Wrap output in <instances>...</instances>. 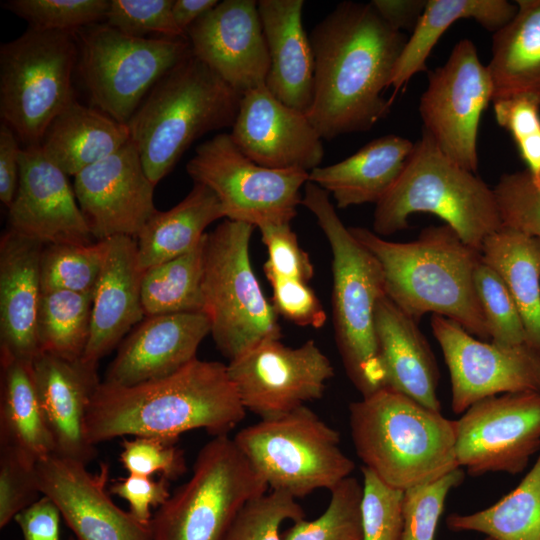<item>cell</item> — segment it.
I'll use <instances>...</instances> for the list:
<instances>
[{"instance_id":"obj_1","label":"cell","mask_w":540,"mask_h":540,"mask_svg":"<svg viewBox=\"0 0 540 540\" xmlns=\"http://www.w3.org/2000/svg\"><path fill=\"white\" fill-rule=\"evenodd\" d=\"M314 92L307 118L322 139L366 132L392 105L389 88L407 41L370 3H339L311 31Z\"/></svg>"},{"instance_id":"obj_2","label":"cell","mask_w":540,"mask_h":540,"mask_svg":"<svg viewBox=\"0 0 540 540\" xmlns=\"http://www.w3.org/2000/svg\"><path fill=\"white\" fill-rule=\"evenodd\" d=\"M245 415L227 365L196 358L169 376L132 386L102 381L91 399L85 431L94 446L128 435L175 443L196 429L228 435Z\"/></svg>"},{"instance_id":"obj_3","label":"cell","mask_w":540,"mask_h":540,"mask_svg":"<svg viewBox=\"0 0 540 540\" xmlns=\"http://www.w3.org/2000/svg\"><path fill=\"white\" fill-rule=\"evenodd\" d=\"M349 230L379 262L386 296L403 312L417 322L427 313L440 315L490 341L474 283L481 251L450 226L426 227L410 242L389 241L364 227Z\"/></svg>"},{"instance_id":"obj_4","label":"cell","mask_w":540,"mask_h":540,"mask_svg":"<svg viewBox=\"0 0 540 540\" xmlns=\"http://www.w3.org/2000/svg\"><path fill=\"white\" fill-rule=\"evenodd\" d=\"M349 426L363 466L394 488L426 484L460 468L455 421L390 388L352 402Z\"/></svg>"},{"instance_id":"obj_5","label":"cell","mask_w":540,"mask_h":540,"mask_svg":"<svg viewBox=\"0 0 540 540\" xmlns=\"http://www.w3.org/2000/svg\"><path fill=\"white\" fill-rule=\"evenodd\" d=\"M316 219L332 254V320L347 376L362 397L384 388L375 310L386 295L382 268L338 216L327 191L308 181L302 203Z\"/></svg>"},{"instance_id":"obj_6","label":"cell","mask_w":540,"mask_h":540,"mask_svg":"<svg viewBox=\"0 0 540 540\" xmlns=\"http://www.w3.org/2000/svg\"><path fill=\"white\" fill-rule=\"evenodd\" d=\"M241 97L192 54L168 71L127 123L148 178L156 185L195 140L232 128Z\"/></svg>"},{"instance_id":"obj_7","label":"cell","mask_w":540,"mask_h":540,"mask_svg":"<svg viewBox=\"0 0 540 540\" xmlns=\"http://www.w3.org/2000/svg\"><path fill=\"white\" fill-rule=\"evenodd\" d=\"M415 213L436 215L478 250L502 227L493 188L448 158L424 131L401 175L376 204L372 231L381 237L402 231Z\"/></svg>"},{"instance_id":"obj_8","label":"cell","mask_w":540,"mask_h":540,"mask_svg":"<svg viewBox=\"0 0 540 540\" xmlns=\"http://www.w3.org/2000/svg\"><path fill=\"white\" fill-rule=\"evenodd\" d=\"M254 226L229 219L206 233L203 313L218 350L229 360L267 338H281L278 314L253 270L249 245Z\"/></svg>"},{"instance_id":"obj_9","label":"cell","mask_w":540,"mask_h":540,"mask_svg":"<svg viewBox=\"0 0 540 540\" xmlns=\"http://www.w3.org/2000/svg\"><path fill=\"white\" fill-rule=\"evenodd\" d=\"M270 491L302 498L331 491L355 468L340 448V435L306 405L264 418L233 438Z\"/></svg>"},{"instance_id":"obj_10","label":"cell","mask_w":540,"mask_h":540,"mask_svg":"<svg viewBox=\"0 0 540 540\" xmlns=\"http://www.w3.org/2000/svg\"><path fill=\"white\" fill-rule=\"evenodd\" d=\"M75 31L28 28L0 47V116L26 146L40 145L72 101L77 69Z\"/></svg>"},{"instance_id":"obj_11","label":"cell","mask_w":540,"mask_h":540,"mask_svg":"<svg viewBox=\"0 0 540 540\" xmlns=\"http://www.w3.org/2000/svg\"><path fill=\"white\" fill-rule=\"evenodd\" d=\"M267 491L233 438L216 436L198 452L190 479L157 508L153 540H224L240 509Z\"/></svg>"},{"instance_id":"obj_12","label":"cell","mask_w":540,"mask_h":540,"mask_svg":"<svg viewBox=\"0 0 540 540\" xmlns=\"http://www.w3.org/2000/svg\"><path fill=\"white\" fill-rule=\"evenodd\" d=\"M77 71L93 107L127 124L153 86L192 54L187 37L137 38L106 22L75 31Z\"/></svg>"},{"instance_id":"obj_13","label":"cell","mask_w":540,"mask_h":540,"mask_svg":"<svg viewBox=\"0 0 540 540\" xmlns=\"http://www.w3.org/2000/svg\"><path fill=\"white\" fill-rule=\"evenodd\" d=\"M186 171L194 183L216 195L224 218L257 228L290 223L302 203L300 190L309 180V172L301 169L258 165L238 149L230 133L198 145Z\"/></svg>"},{"instance_id":"obj_14","label":"cell","mask_w":540,"mask_h":540,"mask_svg":"<svg viewBox=\"0 0 540 540\" xmlns=\"http://www.w3.org/2000/svg\"><path fill=\"white\" fill-rule=\"evenodd\" d=\"M493 101L490 71L474 43L465 38L428 76L419 113L426 132L452 161L476 173L477 139L483 111Z\"/></svg>"},{"instance_id":"obj_15","label":"cell","mask_w":540,"mask_h":540,"mask_svg":"<svg viewBox=\"0 0 540 540\" xmlns=\"http://www.w3.org/2000/svg\"><path fill=\"white\" fill-rule=\"evenodd\" d=\"M227 369L246 411L276 417L322 398L334 376L329 358L312 339L289 347L267 338L229 361Z\"/></svg>"},{"instance_id":"obj_16","label":"cell","mask_w":540,"mask_h":540,"mask_svg":"<svg viewBox=\"0 0 540 540\" xmlns=\"http://www.w3.org/2000/svg\"><path fill=\"white\" fill-rule=\"evenodd\" d=\"M540 451V391L505 393L455 420V455L468 474L521 473Z\"/></svg>"},{"instance_id":"obj_17","label":"cell","mask_w":540,"mask_h":540,"mask_svg":"<svg viewBox=\"0 0 540 540\" xmlns=\"http://www.w3.org/2000/svg\"><path fill=\"white\" fill-rule=\"evenodd\" d=\"M430 323L449 370L454 413L488 397L540 391V353L528 345L507 347L478 339L440 315H432Z\"/></svg>"},{"instance_id":"obj_18","label":"cell","mask_w":540,"mask_h":540,"mask_svg":"<svg viewBox=\"0 0 540 540\" xmlns=\"http://www.w3.org/2000/svg\"><path fill=\"white\" fill-rule=\"evenodd\" d=\"M139 153L129 140L121 149L75 176L74 192L94 239H137L158 211Z\"/></svg>"},{"instance_id":"obj_19","label":"cell","mask_w":540,"mask_h":540,"mask_svg":"<svg viewBox=\"0 0 540 540\" xmlns=\"http://www.w3.org/2000/svg\"><path fill=\"white\" fill-rule=\"evenodd\" d=\"M86 466L56 454L36 465L41 494L56 504L76 540H153L151 523H141L111 499L109 464L98 473Z\"/></svg>"},{"instance_id":"obj_20","label":"cell","mask_w":540,"mask_h":540,"mask_svg":"<svg viewBox=\"0 0 540 540\" xmlns=\"http://www.w3.org/2000/svg\"><path fill=\"white\" fill-rule=\"evenodd\" d=\"M186 36L192 55L241 95L265 85L270 59L258 1H219Z\"/></svg>"},{"instance_id":"obj_21","label":"cell","mask_w":540,"mask_h":540,"mask_svg":"<svg viewBox=\"0 0 540 540\" xmlns=\"http://www.w3.org/2000/svg\"><path fill=\"white\" fill-rule=\"evenodd\" d=\"M10 229L43 244H90L93 236L74 188L40 145L22 148Z\"/></svg>"},{"instance_id":"obj_22","label":"cell","mask_w":540,"mask_h":540,"mask_svg":"<svg viewBox=\"0 0 540 540\" xmlns=\"http://www.w3.org/2000/svg\"><path fill=\"white\" fill-rule=\"evenodd\" d=\"M230 136L246 157L266 168L310 172L324 157L323 139L306 114L279 101L266 85L242 95Z\"/></svg>"},{"instance_id":"obj_23","label":"cell","mask_w":540,"mask_h":540,"mask_svg":"<svg viewBox=\"0 0 540 540\" xmlns=\"http://www.w3.org/2000/svg\"><path fill=\"white\" fill-rule=\"evenodd\" d=\"M208 334L203 312L147 316L119 344L103 382L132 386L169 376L197 358Z\"/></svg>"},{"instance_id":"obj_24","label":"cell","mask_w":540,"mask_h":540,"mask_svg":"<svg viewBox=\"0 0 540 540\" xmlns=\"http://www.w3.org/2000/svg\"><path fill=\"white\" fill-rule=\"evenodd\" d=\"M42 411L56 455L87 465L96 449L85 422L91 399L101 383L97 367L82 359L69 361L41 352L31 363Z\"/></svg>"},{"instance_id":"obj_25","label":"cell","mask_w":540,"mask_h":540,"mask_svg":"<svg viewBox=\"0 0 540 540\" xmlns=\"http://www.w3.org/2000/svg\"><path fill=\"white\" fill-rule=\"evenodd\" d=\"M42 242L9 229L0 241L1 357L24 362L41 353L37 323L42 297Z\"/></svg>"},{"instance_id":"obj_26","label":"cell","mask_w":540,"mask_h":540,"mask_svg":"<svg viewBox=\"0 0 540 540\" xmlns=\"http://www.w3.org/2000/svg\"><path fill=\"white\" fill-rule=\"evenodd\" d=\"M137 239H106L103 267L93 292L90 338L82 360L92 366L109 354L144 318Z\"/></svg>"},{"instance_id":"obj_27","label":"cell","mask_w":540,"mask_h":540,"mask_svg":"<svg viewBox=\"0 0 540 540\" xmlns=\"http://www.w3.org/2000/svg\"><path fill=\"white\" fill-rule=\"evenodd\" d=\"M303 0H260L269 52L266 87L286 106L307 114L313 101L314 55L302 22Z\"/></svg>"},{"instance_id":"obj_28","label":"cell","mask_w":540,"mask_h":540,"mask_svg":"<svg viewBox=\"0 0 540 540\" xmlns=\"http://www.w3.org/2000/svg\"><path fill=\"white\" fill-rule=\"evenodd\" d=\"M375 334L387 388L441 411L439 369L418 322L386 295L375 310Z\"/></svg>"},{"instance_id":"obj_29","label":"cell","mask_w":540,"mask_h":540,"mask_svg":"<svg viewBox=\"0 0 540 540\" xmlns=\"http://www.w3.org/2000/svg\"><path fill=\"white\" fill-rule=\"evenodd\" d=\"M414 142L388 134L376 138L341 162L309 172L310 182L331 195L336 207L381 201L401 175Z\"/></svg>"},{"instance_id":"obj_30","label":"cell","mask_w":540,"mask_h":540,"mask_svg":"<svg viewBox=\"0 0 540 540\" xmlns=\"http://www.w3.org/2000/svg\"><path fill=\"white\" fill-rule=\"evenodd\" d=\"M129 140L127 124L74 98L52 121L40 146L64 173L75 177L121 149Z\"/></svg>"},{"instance_id":"obj_31","label":"cell","mask_w":540,"mask_h":540,"mask_svg":"<svg viewBox=\"0 0 540 540\" xmlns=\"http://www.w3.org/2000/svg\"><path fill=\"white\" fill-rule=\"evenodd\" d=\"M515 3L512 19L492 37L493 100L529 96L540 104V0Z\"/></svg>"},{"instance_id":"obj_32","label":"cell","mask_w":540,"mask_h":540,"mask_svg":"<svg viewBox=\"0 0 540 540\" xmlns=\"http://www.w3.org/2000/svg\"><path fill=\"white\" fill-rule=\"evenodd\" d=\"M516 10V3L506 0H427L394 67L389 84L393 88L391 100L415 74L426 70L432 49L453 23L473 19L495 33L512 19Z\"/></svg>"},{"instance_id":"obj_33","label":"cell","mask_w":540,"mask_h":540,"mask_svg":"<svg viewBox=\"0 0 540 540\" xmlns=\"http://www.w3.org/2000/svg\"><path fill=\"white\" fill-rule=\"evenodd\" d=\"M0 448L38 462L55 453L31 363L1 357Z\"/></svg>"},{"instance_id":"obj_34","label":"cell","mask_w":540,"mask_h":540,"mask_svg":"<svg viewBox=\"0 0 540 540\" xmlns=\"http://www.w3.org/2000/svg\"><path fill=\"white\" fill-rule=\"evenodd\" d=\"M480 251L518 308L526 345L540 353V240L501 227L485 238Z\"/></svg>"},{"instance_id":"obj_35","label":"cell","mask_w":540,"mask_h":540,"mask_svg":"<svg viewBox=\"0 0 540 540\" xmlns=\"http://www.w3.org/2000/svg\"><path fill=\"white\" fill-rule=\"evenodd\" d=\"M224 218L216 195L194 183L187 196L167 211H157L137 237L138 264L147 269L192 250L205 236V229Z\"/></svg>"},{"instance_id":"obj_36","label":"cell","mask_w":540,"mask_h":540,"mask_svg":"<svg viewBox=\"0 0 540 540\" xmlns=\"http://www.w3.org/2000/svg\"><path fill=\"white\" fill-rule=\"evenodd\" d=\"M446 525L455 532L476 531L495 540H540V451L511 492L486 509L451 513Z\"/></svg>"},{"instance_id":"obj_37","label":"cell","mask_w":540,"mask_h":540,"mask_svg":"<svg viewBox=\"0 0 540 540\" xmlns=\"http://www.w3.org/2000/svg\"><path fill=\"white\" fill-rule=\"evenodd\" d=\"M204 246L205 236L189 252L144 271L141 301L145 317L203 312Z\"/></svg>"},{"instance_id":"obj_38","label":"cell","mask_w":540,"mask_h":540,"mask_svg":"<svg viewBox=\"0 0 540 540\" xmlns=\"http://www.w3.org/2000/svg\"><path fill=\"white\" fill-rule=\"evenodd\" d=\"M92 293H42L37 333L41 352L76 361L87 347L92 318Z\"/></svg>"},{"instance_id":"obj_39","label":"cell","mask_w":540,"mask_h":540,"mask_svg":"<svg viewBox=\"0 0 540 540\" xmlns=\"http://www.w3.org/2000/svg\"><path fill=\"white\" fill-rule=\"evenodd\" d=\"M106 254V240L90 244H45L40 262L42 293H92Z\"/></svg>"},{"instance_id":"obj_40","label":"cell","mask_w":540,"mask_h":540,"mask_svg":"<svg viewBox=\"0 0 540 540\" xmlns=\"http://www.w3.org/2000/svg\"><path fill=\"white\" fill-rule=\"evenodd\" d=\"M363 486L347 477L330 491L324 512L313 520L293 522L284 540H363L361 501Z\"/></svg>"},{"instance_id":"obj_41","label":"cell","mask_w":540,"mask_h":540,"mask_svg":"<svg viewBox=\"0 0 540 540\" xmlns=\"http://www.w3.org/2000/svg\"><path fill=\"white\" fill-rule=\"evenodd\" d=\"M474 283L490 341L507 347L526 344L520 313L501 277L481 260Z\"/></svg>"},{"instance_id":"obj_42","label":"cell","mask_w":540,"mask_h":540,"mask_svg":"<svg viewBox=\"0 0 540 540\" xmlns=\"http://www.w3.org/2000/svg\"><path fill=\"white\" fill-rule=\"evenodd\" d=\"M110 0H9L3 6L30 29L77 31L103 22Z\"/></svg>"},{"instance_id":"obj_43","label":"cell","mask_w":540,"mask_h":540,"mask_svg":"<svg viewBox=\"0 0 540 540\" xmlns=\"http://www.w3.org/2000/svg\"><path fill=\"white\" fill-rule=\"evenodd\" d=\"M305 518L293 496L270 491L249 500L234 518L224 540H284L282 524Z\"/></svg>"},{"instance_id":"obj_44","label":"cell","mask_w":540,"mask_h":540,"mask_svg":"<svg viewBox=\"0 0 540 540\" xmlns=\"http://www.w3.org/2000/svg\"><path fill=\"white\" fill-rule=\"evenodd\" d=\"M464 480L456 468L432 482L404 490L401 540H434L450 491Z\"/></svg>"},{"instance_id":"obj_45","label":"cell","mask_w":540,"mask_h":540,"mask_svg":"<svg viewBox=\"0 0 540 540\" xmlns=\"http://www.w3.org/2000/svg\"><path fill=\"white\" fill-rule=\"evenodd\" d=\"M361 471L363 540H401L404 490L389 486L364 466Z\"/></svg>"},{"instance_id":"obj_46","label":"cell","mask_w":540,"mask_h":540,"mask_svg":"<svg viewBox=\"0 0 540 540\" xmlns=\"http://www.w3.org/2000/svg\"><path fill=\"white\" fill-rule=\"evenodd\" d=\"M497 124L513 138L534 183L540 186V104L529 96L493 100Z\"/></svg>"},{"instance_id":"obj_47","label":"cell","mask_w":540,"mask_h":540,"mask_svg":"<svg viewBox=\"0 0 540 540\" xmlns=\"http://www.w3.org/2000/svg\"><path fill=\"white\" fill-rule=\"evenodd\" d=\"M502 227L540 240V186L527 170L501 175L493 188Z\"/></svg>"},{"instance_id":"obj_48","label":"cell","mask_w":540,"mask_h":540,"mask_svg":"<svg viewBox=\"0 0 540 540\" xmlns=\"http://www.w3.org/2000/svg\"><path fill=\"white\" fill-rule=\"evenodd\" d=\"M173 2L174 0H110L104 22L131 37H187L173 18Z\"/></svg>"},{"instance_id":"obj_49","label":"cell","mask_w":540,"mask_h":540,"mask_svg":"<svg viewBox=\"0 0 540 540\" xmlns=\"http://www.w3.org/2000/svg\"><path fill=\"white\" fill-rule=\"evenodd\" d=\"M36 465L18 452L0 448L1 528L41 497Z\"/></svg>"},{"instance_id":"obj_50","label":"cell","mask_w":540,"mask_h":540,"mask_svg":"<svg viewBox=\"0 0 540 540\" xmlns=\"http://www.w3.org/2000/svg\"><path fill=\"white\" fill-rule=\"evenodd\" d=\"M268 258L263 265L265 276H278L309 283L314 266L300 246L290 223H271L258 227Z\"/></svg>"},{"instance_id":"obj_51","label":"cell","mask_w":540,"mask_h":540,"mask_svg":"<svg viewBox=\"0 0 540 540\" xmlns=\"http://www.w3.org/2000/svg\"><path fill=\"white\" fill-rule=\"evenodd\" d=\"M120 460L128 474L160 473L167 480H175L186 471L182 450L175 443L157 437L135 436L123 440Z\"/></svg>"},{"instance_id":"obj_52","label":"cell","mask_w":540,"mask_h":540,"mask_svg":"<svg viewBox=\"0 0 540 540\" xmlns=\"http://www.w3.org/2000/svg\"><path fill=\"white\" fill-rule=\"evenodd\" d=\"M272 288V306L278 316L301 327L321 328L327 315L309 283L278 276L266 277Z\"/></svg>"},{"instance_id":"obj_53","label":"cell","mask_w":540,"mask_h":540,"mask_svg":"<svg viewBox=\"0 0 540 540\" xmlns=\"http://www.w3.org/2000/svg\"><path fill=\"white\" fill-rule=\"evenodd\" d=\"M168 481L164 477L154 480L151 476L128 474L113 483L110 492L128 502L129 511L137 520L150 524L151 508H158L170 496Z\"/></svg>"},{"instance_id":"obj_54","label":"cell","mask_w":540,"mask_h":540,"mask_svg":"<svg viewBox=\"0 0 540 540\" xmlns=\"http://www.w3.org/2000/svg\"><path fill=\"white\" fill-rule=\"evenodd\" d=\"M61 513L56 504L42 495L14 519L24 540H60Z\"/></svg>"},{"instance_id":"obj_55","label":"cell","mask_w":540,"mask_h":540,"mask_svg":"<svg viewBox=\"0 0 540 540\" xmlns=\"http://www.w3.org/2000/svg\"><path fill=\"white\" fill-rule=\"evenodd\" d=\"M22 148L14 131L5 123L0 125V200L12 204L19 183V158Z\"/></svg>"},{"instance_id":"obj_56","label":"cell","mask_w":540,"mask_h":540,"mask_svg":"<svg viewBox=\"0 0 540 540\" xmlns=\"http://www.w3.org/2000/svg\"><path fill=\"white\" fill-rule=\"evenodd\" d=\"M427 0H372L378 15L394 30L413 31L424 12Z\"/></svg>"},{"instance_id":"obj_57","label":"cell","mask_w":540,"mask_h":540,"mask_svg":"<svg viewBox=\"0 0 540 540\" xmlns=\"http://www.w3.org/2000/svg\"><path fill=\"white\" fill-rule=\"evenodd\" d=\"M219 3L218 0H174L173 18L186 34L187 29Z\"/></svg>"},{"instance_id":"obj_58","label":"cell","mask_w":540,"mask_h":540,"mask_svg":"<svg viewBox=\"0 0 540 540\" xmlns=\"http://www.w3.org/2000/svg\"><path fill=\"white\" fill-rule=\"evenodd\" d=\"M483 540H495V539H493V538H491V537H488V536H486V537H485V538H484Z\"/></svg>"},{"instance_id":"obj_59","label":"cell","mask_w":540,"mask_h":540,"mask_svg":"<svg viewBox=\"0 0 540 540\" xmlns=\"http://www.w3.org/2000/svg\"><path fill=\"white\" fill-rule=\"evenodd\" d=\"M71 540H73V539H71Z\"/></svg>"}]
</instances>
